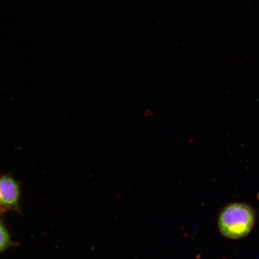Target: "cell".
<instances>
[{"label":"cell","mask_w":259,"mask_h":259,"mask_svg":"<svg viewBox=\"0 0 259 259\" xmlns=\"http://www.w3.org/2000/svg\"><path fill=\"white\" fill-rule=\"evenodd\" d=\"M255 222L254 210L244 203L230 204L220 212L218 225L225 237L238 239L250 234Z\"/></svg>","instance_id":"obj_1"},{"label":"cell","mask_w":259,"mask_h":259,"mask_svg":"<svg viewBox=\"0 0 259 259\" xmlns=\"http://www.w3.org/2000/svg\"><path fill=\"white\" fill-rule=\"evenodd\" d=\"M20 198V188L11 177L0 176V207L14 209Z\"/></svg>","instance_id":"obj_2"},{"label":"cell","mask_w":259,"mask_h":259,"mask_svg":"<svg viewBox=\"0 0 259 259\" xmlns=\"http://www.w3.org/2000/svg\"><path fill=\"white\" fill-rule=\"evenodd\" d=\"M11 243L9 233L3 225L0 224V252L7 248Z\"/></svg>","instance_id":"obj_3"}]
</instances>
